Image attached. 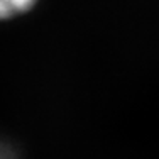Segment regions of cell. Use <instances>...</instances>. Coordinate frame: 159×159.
Segmentation results:
<instances>
[{"label":"cell","mask_w":159,"mask_h":159,"mask_svg":"<svg viewBox=\"0 0 159 159\" xmlns=\"http://www.w3.org/2000/svg\"><path fill=\"white\" fill-rule=\"evenodd\" d=\"M36 0H0V19H10L29 10Z\"/></svg>","instance_id":"6da1fadb"}]
</instances>
